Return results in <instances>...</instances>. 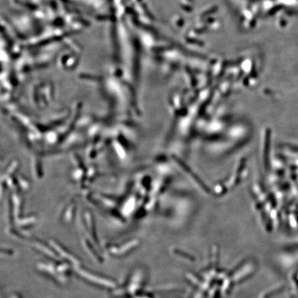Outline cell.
Here are the masks:
<instances>
[{
  "label": "cell",
  "instance_id": "6da1fadb",
  "mask_svg": "<svg viewBox=\"0 0 298 298\" xmlns=\"http://www.w3.org/2000/svg\"><path fill=\"white\" fill-rule=\"evenodd\" d=\"M74 271L85 281L100 288L113 290L114 288L117 287V284L114 280L92 273L90 271L82 267V266L74 267Z\"/></svg>",
  "mask_w": 298,
  "mask_h": 298
},
{
  "label": "cell",
  "instance_id": "7a4b0ae2",
  "mask_svg": "<svg viewBox=\"0 0 298 298\" xmlns=\"http://www.w3.org/2000/svg\"><path fill=\"white\" fill-rule=\"evenodd\" d=\"M49 244L54 249L56 253L58 255V256L60 257V259H62L66 262H68L74 267H77V266H81L82 262L79 257L73 255L67 248H65L63 245L58 242L57 240L51 239L49 240Z\"/></svg>",
  "mask_w": 298,
  "mask_h": 298
},
{
  "label": "cell",
  "instance_id": "3957f363",
  "mask_svg": "<svg viewBox=\"0 0 298 298\" xmlns=\"http://www.w3.org/2000/svg\"><path fill=\"white\" fill-rule=\"evenodd\" d=\"M36 268L38 271L50 277L58 284L63 285V284H66L69 282L68 278L59 274L56 266L53 265V264L47 263V262H39L37 264Z\"/></svg>",
  "mask_w": 298,
  "mask_h": 298
},
{
  "label": "cell",
  "instance_id": "277c9868",
  "mask_svg": "<svg viewBox=\"0 0 298 298\" xmlns=\"http://www.w3.org/2000/svg\"><path fill=\"white\" fill-rule=\"evenodd\" d=\"M139 240L137 239H131L119 246H112L108 248V251L113 256H125L135 249L139 245Z\"/></svg>",
  "mask_w": 298,
  "mask_h": 298
},
{
  "label": "cell",
  "instance_id": "5b68a950",
  "mask_svg": "<svg viewBox=\"0 0 298 298\" xmlns=\"http://www.w3.org/2000/svg\"><path fill=\"white\" fill-rule=\"evenodd\" d=\"M81 243L85 251L91 259H93V260L100 264L104 262V258L97 251V247L90 239H88L87 237H82Z\"/></svg>",
  "mask_w": 298,
  "mask_h": 298
},
{
  "label": "cell",
  "instance_id": "8992f818",
  "mask_svg": "<svg viewBox=\"0 0 298 298\" xmlns=\"http://www.w3.org/2000/svg\"><path fill=\"white\" fill-rule=\"evenodd\" d=\"M32 247L37 252L42 253L44 255L53 259V260H60V257L58 256V255L56 253L54 249L51 247L50 244L47 245V244L40 240H35L32 242Z\"/></svg>",
  "mask_w": 298,
  "mask_h": 298
},
{
  "label": "cell",
  "instance_id": "52a82bcc",
  "mask_svg": "<svg viewBox=\"0 0 298 298\" xmlns=\"http://www.w3.org/2000/svg\"><path fill=\"white\" fill-rule=\"evenodd\" d=\"M10 298H23V297H22V296L19 294V293H13L12 295H11Z\"/></svg>",
  "mask_w": 298,
  "mask_h": 298
},
{
  "label": "cell",
  "instance_id": "ba28073f",
  "mask_svg": "<svg viewBox=\"0 0 298 298\" xmlns=\"http://www.w3.org/2000/svg\"><path fill=\"white\" fill-rule=\"evenodd\" d=\"M4 253H5V255H12L13 254V251L12 250H8L6 248V249H5V252H4Z\"/></svg>",
  "mask_w": 298,
  "mask_h": 298
}]
</instances>
